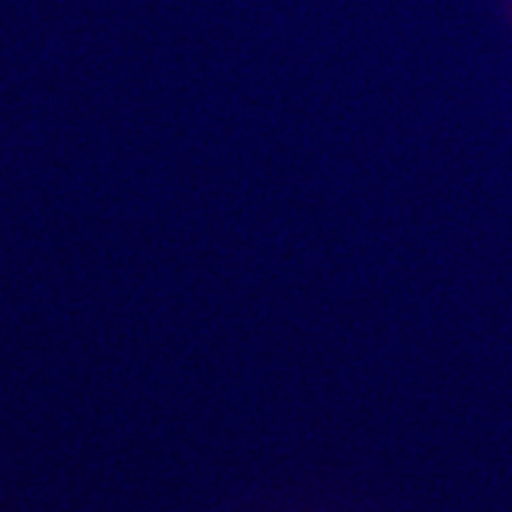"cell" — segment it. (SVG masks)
<instances>
[]
</instances>
